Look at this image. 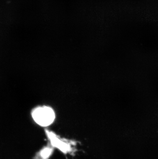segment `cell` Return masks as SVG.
<instances>
[{"label":"cell","mask_w":158,"mask_h":159,"mask_svg":"<svg viewBox=\"0 0 158 159\" xmlns=\"http://www.w3.org/2000/svg\"><path fill=\"white\" fill-rule=\"evenodd\" d=\"M32 116L37 124L40 126L46 127L54 122L55 119V113L50 107H39L33 110Z\"/></svg>","instance_id":"obj_1"},{"label":"cell","mask_w":158,"mask_h":159,"mask_svg":"<svg viewBox=\"0 0 158 159\" xmlns=\"http://www.w3.org/2000/svg\"><path fill=\"white\" fill-rule=\"evenodd\" d=\"M53 149L50 147H45L43 149L39 154L41 159H48L52 153Z\"/></svg>","instance_id":"obj_3"},{"label":"cell","mask_w":158,"mask_h":159,"mask_svg":"<svg viewBox=\"0 0 158 159\" xmlns=\"http://www.w3.org/2000/svg\"><path fill=\"white\" fill-rule=\"evenodd\" d=\"M47 136L51 144L54 147L57 148L63 153L70 152L72 150V144L67 140H63L56 135L55 133L50 131L46 130Z\"/></svg>","instance_id":"obj_2"}]
</instances>
